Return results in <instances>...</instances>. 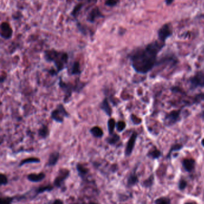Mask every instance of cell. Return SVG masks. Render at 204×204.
Wrapping results in <instances>:
<instances>
[{
  "label": "cell",
  "instance_id": "cell-1",
  "mask_svg": "<svg viewBox=\"0 0 204 204\" xmlns=\"http://www.w3.org/2000/svg\"><path fill=\"white\" fill-rule=\"evenodd\" d=\"M165 43L156 41L148 44L144 49L136 50L130 55L131 65L138 74H145L153 69L157 54Z\"/></svg>",
  "mask_w": 204,
  "mask_h": 204
},
{
  "label": "cell",
  "instance_id": "cell-2",
  "mask_svg": "<svg viewBox=\"0 0 204 204\" xmlns=\"http://www.w3.org/2000/svg\"><path fill=\"white\" fill-rule=\"evenodd\" d=\"M44 58L46 62L54 64L58 74L67 67L69 56L66 52L47 50L44 52Z\"/></svg>",
  "mask_w": 204,
  "mask_h": 204
},
{
  "label": "cell",
  "instance_id": "cell-3",
  "mask_svg": "<svg viewBox=\"0 0 204 204\" xmlns=\"http://www.w3.org/2000/svg\"><path fill=\"white\" fill-rule=\"evenodd\" d=\"M59 86L60 89L64 93V102L65 103H68L73 93H80L86 85V82H81L79 79L77 80L74 84L70 82H65L62 80L61 77L59 80Z\"/></svg>",
  "mask_w": 204,
  "mask_h": 204
},
{
  "label": "cell",
  "instance_id": "cell-4",
  "mask_svg": "<svg viewBox=\"0 0 204 204\" xmlns=\"http://www.w3.org/2000/svg\"><path fill=\"white\" fill-rule=\"evenodd\" d=\"M71 172L67 168H60L58 172L57 176L55 178L53 182V184L55 188L60 189L63 192H65L67 189L65 186V181L68 179L70 176Z\"/></svg>",
  "mask_w": 204,
  "mask_h": 204
},
{
  "label": "cell",
  "instance_id": "cell-5",
  "mask_svg": "<svg viewBox=\"0 0 204 204\" xmlns=\"http://www.w3.org/2000/svg\"><path fill=\"white\" fill-rule=\"evenodd\" d=\"M51 116L55 122L62 123L65 118H69V114L62 104H59L55 109L51 111Z\"/></svg>",
  "mask_w": 204,
  "mask_h": 204
},
{
  "label": "cell",
  "instance_id": "cell-6",
  "mask_svg": "<svg viewBox=\"0 0 204 204\" xmlns=\"http://www.w3.org/2000/svg\"><path fill=\"white\" fill-rule=\"evenodd\" d=\"M172 31L170 24H166L163 25L158 31L159 40L165 43V41L172 35Z\"/></svg>",
  "mask_w": 204,
  "mask_h": 204
},
{
  "label": "cell",
  "instance_id": "cell-7",
  "mask_svg": "<svg viewBox=\"0 0 204 204\" xmlns=\"http://www.w3.org/2000/svg\"><path fill=\"white\" fill-rule=\"evenodd\" d=\"M138 137V134L136 132H134L132 135L131 136L130 138L128 140L126 146L125 148V155L126 157H128L130 156L132 154L133 150L135 147V142H136V138Z\"/></svg>",
  "mask_w": 204,
  "mask_h": 204
},
{
  "label": "cell",
  "instance_id": "cell-8",
  "mask_svg": "<svg viewBox=\"0 0 204 204\" xmlns=\"http://www.w3.org/2000/svg\"><path fill=\"white\" fill-rule=\"evenodd\" d=\"M76 167L77 172L78 174V176L81 179L82 181H86L87 179L88 175L90 172V170L84 165L83 163H76Z\"/></svg>",
  "mask_w": 204,
  "mask_h": 204
},
{
  "label": "cell",
  "instance_id": "cell-9",
  "mask_svg": "<svg viewBox=\"0 0 204 204\" xmlns=\"http://www.w3.org/2000/svg\"><path fill=\"white\" fill-rule=\"evenodd\" d=\"M13 35V30L7 22H2L1 25V37L5 39L9 40Z\"/></svg>",
  "mask_w": 204,
  "mask_h": 204
},
{
  "label": "cell",
  "instance_id": "cell-10",
  "mask_svg": "<svg viewBox=\"0 0 204 204\" xmlns=\"http://www.w3.org/2000/svg\"><path fill=\"white\" fill-rule=\"evenodd\" d=\"M55 188L53 184L52 185L51 184H48L47 185L44 186H41L38 188H36L34 189V195L32 197V199H35L37 196H38L40 194L44 193L45 192H51Z\"/></svg>",
  "mask_w": 204,
  "mask_h": 204
},
{
  "label": "cell",
  "instance_id": "cell-11",
  "mask_svg": "<svg viewBox=\"0 0 204 204\" xmlns=\"http://www.w3.org/2000/svg\"><path fill=\"white\" fill-rule=\"evenodd\" d=\"M192 87H204V71L199 72L190 80Z\"/></svg>",
  "mask_w": 204,
  "mask_h": 204
},
{
  "label": "cell",
  "instance_id": "cell-12",
  "mask_svg": "<svg viewBox=\"0 0 204 204\" xmlns=\"http://www.w3.org/2000/svg\"><path fill=\"white\" fill-rule=\"evenodd\" d=\"M46 174L43 172L39 173H31L27 175L26 179L32 183H39L43 181L46 178Z\"/></svg>",
  "mask_w": 204,
  "mask_h": 204
},
{
  "label": "cell",
  "instance_id": "cell-13",
  "mask_svg": "<svg viewBox=\"0 0 204 204\" xmlns=\"http://www.w3.org/2000/svg\"><path fill=\"white\" fill-rule=\"evenodd\" d=\"M103 17L104 16L102 15V13L101 12V11L100 10L99 8L96 7L93 8L91 11V12L88 14L87 18H86V20L87 22H89L90 23H94L97 18Z\"/></svg>",
  "mask_w": 204,
  "mask_h": 204
},
{
  "label": "cell",
  "instance_id": "cell-14",
  "mask_svg": "<svg viewBox=\"0 0 204 204\" xmlns=\"http://www.w3.org/2000/svg\"><path fill=\"white\" fill-rule=\"evenodd\" d=\"M100 107L104 112V113L107 115L108 116L111 118L113 114V109L111 107L109 99L107 98H105L102 100V102L100 105Z\"/></svg>",
  "mask_w": 204,
  "mask_h": 204
},
{
  "label": "cell",
  "instance_id": "cell-15",
  "mask_svg": "<svg viewBox=\"0 0 204 204\" xmlns=\"http://www.w3.org/2000/svg\"><path fill=\"white\" fill-rule=\"evenodd\" d=\"M82 72L80 63L78 61H74L68 69V73L70 75H80Z\"/></svg>",
  "mask_w": 204,
  "mask_h": 204
},
{
  "label": "cell",
  "instance_id": "cell-16",
  "mask_svg": "<svg viewBox=\"0 0 204 204\" xmlns=\"http://www.w3.org/2000/svg\"><path fill=\"white\" fill-rule=\"evenodd\" d=\"M60 158V154L58 151H55L51 152L49 155L47 163V167H52L55 166L59 161Z\"/></svg>",
  "mask_w": 204,
  "mask_h": 204
},
{
  "label": "cell",
  "instance_id": "cell-17",
  "mask_svg": "<svg viewBox=\"0 0 204 204\" xmlns=\"http://www.w3.org/2000/svg\"><path fill=\"white\" fill-rule=\"evenodd\" d=\"M180 111H174L167 115L165 117V121L168 124H173L179 119Z\"/></svg>",
  "mask_w": 204,
  "mask_h": 204
},
{
  "label": "cell",
  "instance_id": "cell-18",
  "mask_svg": "<svg viewBox=\"0 0 204 204\" xmlns=\"http://www.w3.org/2000/svg\"><path fill=\"white\" fill-rule=\"evenodd\" d=\"M136 167L134 169V170L131 172L128 176L127 179V186L128 187H132L138 183L139 180L136 175Z\"/></svg>",
  "mask_w": 204,
  "mask_h": 204
},
{
  "label": "cell",
  "instance_id": "cell-19",
  "mask_svg": "<svg viewBox=\"0 0 204 204\" xmlns=\"http://www.w3.org/2000/svg\"><path fill=\"white\" fill-rule=\"evenodd\" d=\"M89 132L94 137L97 139H101L104 136V132L102 128L98 126H94L90 129Z\"/></svg>",
  "mask_w": 204,
  "mask_h": 204
},
{
  "label": "cell",
  "instance_id": "cell-20",
  "mask_svg": "<svg viewBox=\"0 0 204 204\" xmlns=\"http://www.w3.org/2000/svg\"><path fill=\"white\" fill-rule=\"evenodd\" d=\"M41 161L38 158L36 157H30L22 159L20 161V162L19 163L18 167H22V166L25 165L26 164H29V163H40Z\"/></svg>",
  "mask_w": 204,
  "mask_h": 204
},
{
  "label": "cell",
  "instance_id": "cell-21",
  "mask_svg": "<svg viewBox=\"0 0 204 204\" xmlns=\"http://www.w3.org/2000/svg\"><path fill=\"white\" fill-rule=\"evenodd\" d=\"M195 161L193 159H186L183 161L184 168L188 172L192 171L195 167Z\"/></svg>",
  "mask_w": 204,
  "mask_h": 204
},
{
  "label": "cell",
  "instance_id": "cell-22",
  "mask_svg": "<svg viewBox=\"0 0 204 204\" xmlns=\"http://www.w3.org/2000/svg\"><path fill=\"white\" fill-rule=\"evenodd\" d=\"M120 140V137L116 133H113L111 134H109V136L106 138L105 141L106 142L110 145H115L118 142H119Z\"/></svg>",
  "mask_w": 204,
  "mask_h": 204
},
{
  "label": "cell",
  "instance_id": "cell-23",
  "mask_svg": "<svg viewBox=\"0 0 204 204\" xmlns=\"http://www.w3.org/2000/svg\"><path fill=\"white\" fill-rule=\"evenodd\" d=\"M38 134L39 137H40L42 139H46V138H47L50 134L48 127L45 125H43L41 127V128H40L38 129Z\"/></svg>",
  "mask_w": 204,
  "mask_h": 204
},
{
  "label": "cell",
  "instance_id": "cell-24",
  "mask_svg": "<svg viewBox=\"0 0 204 204\" xmlns=\"http://www.w3.org/2000/svg\"><path fill=\"white\" fill-rule=\"evenodd\" d=\"M116 123L114 118H110V119L108 120L107 122V127H108V131L109 134H111L114 133V131L116 128Z\"/></svg>",
  "mask_w": 204,
  "mask_h": 204
},
{
  "label": "cell",
  "instance_id": "cell-25",
  "mask_svg": "<svg viewBox=\"0 0 204 204\" xmlns=\"http://www.w3.org/2000/svg\"><path fill=\"white\" fill-rule=\"evenodd\" d=\"M15 199V196H1L0 199V204H12Z\"/></svg>",
  "mask_w": 204,
  "mask_h": 204
},
{
  "label": "cell",
  "instance_id": "cell-26",
  "mask_svg": "<svg viewBox=\"0 0 204 204\" xmlns=\"http://www.w3.org/2000/svg\"><path fill=\"white\" fill-rule=\"evenodd\" d=\"M9 184V179L7 176L3 173L0 174V186H6Z\"/></svg>",
  "mask_w": 204,
  "mask_h": 204
},
{
  "label": "cell",
  "instance_id": "cell-27",
  "mask_svg": "<svg viewBox=\"0 0 204 204\" xmlns=\"http://www.w3.org/2000/svg\"><path fill=\"white\" fill-rule=\"evenodd\" d=\"M126 128V123L123 121H119L116 123V129L118 132H122Z\"/></svg>",
  "mask_w": 204,
  "mask_h": 204
},
{
  "label": "cell",
  "instance_id": "cell-28",
  "mask_svg": "<svg viewBox=\"0 0 204 204\" xmlns=\"http://www.w3.org/2000/svg\"><path fill=\"white\" fill-rule=\"evenodd\" d=\"M171 200L168 198V197H160L158 198L155 201V204H170Z\"/></svg>",
  "mask_w": 204,
  "mask_h": 204
},
{
  "label": "cell",
  "instance_id": "cell-29",
  "mask_svg": "<svg viewBox=\"0 0 204 204\" xmlns=\"http://www.w3.org/2000/svg\"><path fill=\"white\" fill-rule=\"evenodd\" d=\"M83 6H84L83 3H80L78 5H77L74 8L73 11H72V13H71L72 16H73L74 17H76L78 13V12L80 11V10L83 7Z\"/></svg>",
  "mask_w": 204,
  "mask_h": 204
},
{
  "label": "cell",
  "instance_id": "cell-30",
  "mask_svg": "<svg viewBox=\"0 0 204 204\" xmlns=\"http://www.w3.org/2000/svg\"><path fill=\"white\" fill-rule=\"evenodd\" d=\"M148 155L150 156L153 159H157L161 156V153L159 150H158L157 149H154L153 151H151Z\"/></svg>",
  "mask_w": 204,
  "mask_h": 204
},
{
  "label": "cell",
  "instance_id": "cell-31",
  "mask_svg": "<svg viewBox=\"0 0 204 204\" xmlns=\"http://www.w3.org/2000/svg\"><path fill=\"white\" fill-rule=\"evenodd\" d=\"M153 181H154V177H153V175H152V176H150V177L149 179L145 180L144 181V183H143L144 186L146 188L152 186V185L153 184Z\"/></svg>",
  "mask_w": 204,
  "mask_h": 204
},
{
  "label": "cell",
  "instance_id": "cell-32",
  "mask_svg": "<svg viewBox=\"0 0 204 204\" xmlns=\"http://www.w3.org/2000/svg\"><path fill=\"white\" fill-rule=\"evenodd\" d=\"M119 0H107L105 2V5L109 7H114L119 3Z\"/></svg>",
  "mask_w": 204,
  "mask_h": 204
},
{
  "label": "cell",
  "instance_id": "cell-33",
  "mask_svg": "<svg viewBox=\"0 0 204 204\" xmlns=\"http://www.w3.org/2000/svg\"><path fill=\"white\" fill-rule=\"evenodd\" d=\"M131 119L133 123L135 125H138L141 123V119L140 118H139L138 117L134 115H131Z\"/></svg>",
  "mask_w": 204,
  "mask_h": 204
},
{
  "label": "cell",
  "instance_id": "cell-34",
  "mask_svg": "<svg viewBox=\"0 0 204 204\" xmlns=\"http://www.w3.org/2000/svg\"><path fill=\"white\" fill-rule=\"evenodd\" d=\"M183 147V146L181 145H179V144H177V145H174L172 147H171V149L170 150V152L168 154V157H170V154L173 152V151H176V150H180L181 148Z\"/></svg>",
  "mask_w": 204,
  "mask_h": 204
},
{
  "label": "cell",
  "instance_id": "cell-35",
  "mask_svg": "<svg viewBox=\"0 0 204 204\" xmlns=\"http://www.w3.org/2000/svg\"><path fill=\"white\" fill-rule=\"evenodd\" d=\"M187 186V182L184 180H181L179 182V189L182 190H184Z\"/></svg>",
  "mask_w": 204,
  "mask_h": 204
},
{
  "label": "cell",
  "instance_id": "cell-36",
  "mask_svg": "<svg viewBox=\"0 0 204 204\" xmlns=\"http://www.w3.org/2000/svg\"><path fill=\"white\" fill-rule=\"evenodd\" d=\"M51 204H64V202L63 200H62L61 199L58 198V199H55L52 202Z\"/></svg>",
  "mask_w": 204,
  "mask_h": 204
},
{
  "label": "cell",
  "instance_id": "cell-37",
  "mask_svg": "<svg viewBox=\"0 0 204 204\" xmlns=\"http://www.w3.org/2000/svg\"><path fill=\"white\" fill-rule=\"evenodd\" d=\"M201 99L202 100H204V94H199L196 98V100L197 102H199V99Z\"/></svg>",
  "mask_w": 204,
  "mask_h": 204
},
{
  "label": "cell",
  "instance_id": "cell-38",
  "mask_svg": "<svg viewBox=\"0 0 204 204\" xmlns=\"http://www.w3.org/2000/svg\"><path fill=\"white\" fill-rule=\"evenodd\" d=\"M118 170V166H117V165H113L112 167H111V171L113 172H116L117 171V170Z\"/></svg>",
  "mask_w": 204,
  "mask_h": 204
},
{
  "label": "cell",
  "instance_id": "cell-39",
  "mask_svg": "<svg viewBox=\"0 0 204 204\" xmlns=\"http://www.w3.org/2000/svg\"><path fill=\"white\" fill-rule=\"evenodd\" d=\"M174 1V0H165V2H166V5L169 6V5H171L173 2Z\"/></svg>",
  "mask_w": 204,
  "mask_h": 204
},
{
  "label": "cell",
  "instance_id": "cell-40",
  "mask_svg": "<svg viewBox=\"0 0 204 204\" xmlns=\"http://www.w3.org/2000/svg\"><path fill=\"white\" fill-rule=\"evenodd\" d=\"M202 145L204 147V139L202 140Z\"/></svg>",
  "mask_w": 204,
  "mask_h": 204
},
{
  "label": "cell",
  "instance_id": "cell-41",
  "mask_svg": "<svg viewBox=\"0 0 204 204\" xmlns=\"http://www.w3.org/2000/svg\"><path fill=\"white\" fill-rule=\"evenodd\" d=\"M88 204H98L97 203H96V202H90V203H89Z\"/></svg>",
  "mask_w": 204,
  "mask_h": 204
},
{
  "label": "cell",
  "instance_id": "cell-42",
  "mask_svg": "<svg viewBox=\"0 0 204 204\" xmlns=\"http://www.w3.org/2000/svg\"><path fill=\"white\" fill-rule=\"evenodd\" d=\"M80 204V203H78V202H75V203H72V204Z\"/></svg>",
  "mask_w": 204,
  "mask_h": 204
},
{
  "label": "cell",
  "instance_id": "cell-43",
  "mask_svg": "<svg viewBox=\"0 0 204 204\" xmlns=\"http://www.w3.org/2000/svg\"><path fill=\"white\" fill-rule=\"evenodd\" d=\"M185 204H195L194 203H191V202H188V203H186Z\"/></svg>",
  "mask_w": 204,
  "mask_h": 204
},
{
  "label": "cell",
  "instance_id": "cell-44",
  "mask_svg": "<svg viewBox=\"0 0 204 204\" xmlns=\"http://www.w3.org/2000/svg\"></svg>",
  "mask_w": 204,
  "mask_h": 204
}]
</instances>
